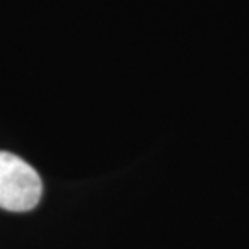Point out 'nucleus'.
<instances>
[{"mask_svg":"<svg viewBox=\"0 0 249 249\" xmlns=\"http://www.w3.org/2000/svg\"><path fill=\"white\" fill-rule=\"evenodd\" d=\"M43 196V181L36 168L15 153L0 151V209L28 213Z\"/></svg>","mask_w":249,"mask_h":249,"instance_id":"nucleus-1","label":"nucleus"}]
</instances>
